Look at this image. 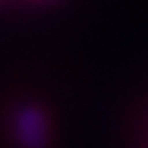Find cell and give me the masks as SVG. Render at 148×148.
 Segmentation results:
<instances>
[{"instance_id": "obj_1", "label": "cell", "mask_w": 148, "mask_h": 148, "mask_svg": "<svg viewBox=\"0 0 148 148\" xmlns=\"http://www.w3.org/2000/svg\"><path fill=\"white\" fill-rule=\"evenodd\" d=\"M9 133L15 148H50L56 137L54 117L43 104H21L9 119Z\"/></svg>"}, {"instance_id": "obj_2", "label": "cell", "mask_w": 148, "mask_h": 148, "mask_svg": "<svg viewBox=\"0 0 148 148\" xmlns=\"http://www.w3.org/2000/svg\"><path fill=\"white\" fill-rule=\"evenodd\" d=\"M24 4H30V6H37V8H46V6H54V4H59L61 0H21Z\"/></svg>"}, {"instance_id": "obj_3", "label": "cell", "mask_w": 148, "mask_h": 148, "mask_svg": "<svg viewBox=\"0 0 148 148\" xmlns=\"http://www.w3.org/2000/svg\"><path fill=\"white\" fill-rule=\"evenodd\" d=\"M4 2H8V0H0V4H4Z\"/></svg>"}]
</instances>
